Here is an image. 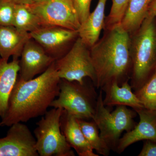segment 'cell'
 I'll return each mask as SVG.
<instances>
[{"mask_svg": "<svg viewBox=\"0 0 156 156\" xmlns=\"http://www.w3.org/2000/svg\"><path fill=\"white\" fill-rule=\"evenodd\" d=\"M101 38L90 48L96 73L95 87L103 91L109 85L129 82L131 73L130 34L120 23L104 29Z\"/></svg>", "mask_w": 156, "mask_h": 156, "instance_id": "7a4b0ae2", "label": "cell"}, {"mask_svg": "<svg viewBox=\"0 0 156 156\" xmlns=\"http://www.w3.org/2000/svg\"><path fill=\"white\" fill-rule=\"evenodd\" d=\"M13 26L23 31L31 33L42 27L38 17L28 5L16 4L14 10Z\"/></svg>", "mask_w": 156, "mask_h": 156, "instance_id": "d6986e66", "label": "cell"}, {"mask_svg": "<svg viewBox=\"0 0 156 156\" xmlns=\"http://www.w3.org/2000/svg\"><path fill=\"white\" fill-rule=\"evenodd\" d=\"M136 112L127 106L119 105L113 112L103 103L102 91L98 96L97 104L93 120L100 131L101 137L109 148L115 151L117 144L124 131L128 132L136 124L134 119Z\"/></svg>", "mask_w": 156, "mask_h": 156, "instance_id": "5b68a950", "label": "cell"}, {"mask_svg": "<svg viewBox=\"0 0 156 156\" xmlns=\"http://www.w3.org/2000/svg\"><path fill=\"white\" fill-rule=\"evenodd\" d=\"M148 13L156 17V0H151V1Z\"/></svg>", "mask_w": 156, "mask_h": 156, "instance_id": "484cf974", "label": "cell"}, {"mask_svg": "<svg viewBox=\"0 0 156 156\" xmlns=\"http://www.w3.org/2000/svg\"><path fill=\"white\" fill-rule=\"evenodd\" d=\"M20 69L18 58L8 62L0 57V117L5 115L9 98L18 78Z\"/></svg>", "mask_w": 156, "mask_h": 156, "instance_id": "2e32d148", "label": "cell"}, {"mask_svg": "<svg viewBox=\"0 0 156 156\" xmlns=\"http://www.w3.org/2000/svg\"><path fill=\"white\" fill-rule=\"evenodd\" d=\"M16 4L30 5L34 3V0H14Z\"/></svg>", "mask_w": 156, "mask_h": 156, "instance_id": "4316f807", "label": "cell"}, {"mask_svg": "<svg viewBox=\"0 0 156 156\" xmlns=\"http://www.w3.org/2000/svg\"><path fill=\"white\" fill-rule=\"evenodd\" d=\"M72 1L81 24L86 20L90 14L92 0H72Z\"/></svg>", "mask_w": 156, "mask_h": 156, "instance_id": "cb8c5ba5", "label": "cell"}, {"mask_svg": "<svg viewBox=\"0 0 156 156\" xmlns=\"http://www.w3.org/2000/svg\"><path fill=\"white\" fill-rule=\"evenodd\" d=\"M55 64L60 79L76 81L82 84L86 78H89L95 87L96 73L90 55V48L80 37L64 56L55 60Z\"/></svg>", "mask_w": 156, "mask_h": 156, "instance_id": "52a82bcc", "label": "cell"}, {"mask_svg": "<svg viewBox=\"0 0 156 156\" xmlns=\"http://www.w3.org/2000/svg\"><path fill=\"white\" fill-rule=\"evenodd\" d=\"M55 61L37 77L24 81L18 77L9 98L8 110L0 122L1 127L26 122L47 112L59 92L61 79Z\"/></svg>", "mask_w": 156, "mask_h": 156, "instance_id": "6da1fadb", "label": "cell"}, {"mask_svg": "<svg viewBox=\"0 0 156 156\" xmlns=\"http://www.w3.org/2000/svg\"><path fill=\"white\" fill-rule=\"evenodd\" d=\"M20 57L18 78L24 81L29 80L41 74L55 61L32 38L26 43Z\"/></svg>", "mask_w": 156, "mask_h": 156, "instance_id": "8fae6325", "label": "cell"}, {"mask_svg": "<svg viewBox=\"0 0 156 156\" xmlns=\"http://www.w3.org/2000/svg\"><path fill=\"white\" fill-rule=\"evenodd\" d=\"M128 1L129 0H112L110 11L108 17L105 18V28L111 27L120 23Z\"/></svg>", "mask_w": 156, "mask_h": 156, "instance_id": "7402d4cb", "label": "cell"}, {"mask_svg": "<svg viewBox=\"0 0 156 156\" xmlns=\"http://www.w3.org/2000/svg\"><path fill=\"white\" fill-rule=\"evenodd\" d=\"M156 17L148 14L139 28L130 34V85L139 89L156 70Z\"/></svg>", "mask_w": 156, "mask_h": 156, "instance_id": "3957f363", "label": "cell"}, {"mask_svg": "<svg viewBox=\"0 0 156 156\" xmlns=\"http://www.w3.org/2000/svg\"><path fill=\"white\" fill-rule=\"evenodd\" d=\"M30 33L55 60L64 56L79 37L78 30L59 26L42 27Z\"/></svg>", "mask_w": 156, "mask_h": 156, "instance_id": "9c48e42d", "label": "cell"}, {"mask_svg": "<svg viewBox=\"0 0 156 156\" xmlns=\"http://www.w3.org/2000/svg\"><path fill=\"white\" fill-rule=\"evenodd\" d=\"M60 127L71 147L73 148L80 156H98L85 138L76 117L67 113L62 109Z\"/></svg>", "mask_w": 156, "mask_h": 156, "instance_id": "4fadbf2b", "label": "cell"}, {"mask_svg": "<svg viewBox=\"0 0 156 156\" xmlns=\"http://www.w3.org/2000/svg\"><path fill=\"white\" fill-rule=\"evenodd\" d=\"M77 120L85 138L93 150L99 154L108 156L111 150L101 137L99 129L95 122L92 120L90 122L82 119H77Z\"/></svg>", "mask_w": 156, "mask_h": 156, "instance_id": "ffe728a7", "label": "cell"}, {"mask_svg": "<svg viewBox=\"0 0 156 156\" xmlns=\"http://www.w3.org/2000/svg\"><path fill=\"white\" fill-rule=\"evenodd\" d=\"M42 27L59 26L78 30L81 23L72 0H49L28 5Z\"/></svg>", "mask_w": 156, "mask_h": 156, "instance_id": "ba28073f", "label": "cell"}, {"mask_svg": "<svg viewBox=\"0 0 156 156\" xmlns=\"http://www.w3.org/2000/svg\"><path fill=\"white\" fill-rule=\"evenodd\" d=\"M132 89L128 82L121 86L113 83L103 90L105 93L104 104L109 108L119 105L130 107L134 110L144 108Z\"/></svg>", "mask_w": 156, "mask_h": 156, "instance_id": "e0dca14e", "label": "cell"}, {"mask_svg": "<svg viewBox=\"0 0 156 156\" xmlns=\"http://www.w3.org/2000/svg\"><path fill=\"white\" fill-rule=\"evenodd\" d=\"M7 135L0 138V156H38L36 140L25 124L10 126Z\"/></svg>", "mask_w": 156, "mask_h": 156, "instance_id": "30bf717a", "label": "cell"}, {"mask_svg": "<svg viewBox=\"0 0 156 156\" xmlns=\"http://www.w3.org/2000/svg\"><path fill=\"white\" fill-rule=\"evenodd\" d=\"M58 96L50 107L60 108L77 119L92 120L95 114L98 95L93 86L86 82L60 79Z\"/></svg>", "mask_w": 156, "mask_h": 156, "instance_id": "277c9868", "label": "cell"}, {"mask_svg": "<svg viewBox=\"0 0 156 156\" xmlns=\"http://www.w3.org/2000/svg\"><path fill=\"white\" fill-rule=\"evenodd\" d=\"M107 0H98L94 11L90 13L78 30L79 37L89 48L99 39L105 26V9Z\"/></svg>", "mask_w": 156, "mask_h": 156, "instance_id": "9a60e30c", "label": "cell"}, {"mask_svg": "<svg viewBox=\"0 0 156 156\" xmlns=\"http://www.w3.org/2000/svg\"><path fill=\"white\" fill-rule=\"evenodd\" d=\"M134 111L139 115V123L119 140L115 150L117 153H122L129 146L141 140L156 143V111L144 108Z\"/></svg>", "mask_w": 156, "mask_h": 156, "instance_id": "7c38bea8", "label": "cell"}, {"mask_svg": "<svg viewBox=\"0 0 156 156\" xmlns=\"http://www.w3.org/2000/svg\"><path fill=\"white\" fill-rule=\"evenodd\" d=\"M30 38V33L19 30L14 26L0 25V57L8 61L11 56L19 58Z\"/></svg>", "mask_w": 156, "mask_h": 156, "instance_id": "5bb4252c", "label": "cell"}, {"mask_svg": "<svg viewBox=\"0 0 156 156\" xmlns=\"http://www.w3.org/2000/svg\"><path fill=\"white\" fill-rule=\"evenodd\" d=\"M62 112V108H53L48 111L37 123L34 135L39 156H75L61 131L60 119Z\"/></svg>", "mask_w": 156, "mask_h": 156, "instance_id": "8992f818", "label": "cell"}, {"mask_svg": "<svg viewBox=\"0 0 156 156\" xmlns=\"http://www.w3.org/2000/svg\"><path fill=\"white\" fill-rule=\"evenodd\" d=\"M48 1H49V0H34V3H41Z\"/></svg>", "mask_w": 156, "mask_h": 156, "instance_id": "83f0119b", "label": "cell"}, {"mask_svg": "<svg viewBox=\"0 0 156 156\" xmlns=\"http://www.w3.org/2000/svg\"><path fill=\"white\" fill-rule=\"evenodd\" d=\"M16 4L14 0H0V25H13Z\"/></svg>", "mask_w": 156, "mask_h": 156, "instance_id": "603a6c76", "label": "cell"}, {"mask_svg": "<svg viewBox=\"0 0 156 156\" xmlns=\"http://www.w3.org/2000/svg\"><path fill=\"white\" fill-rule=\"evenodd\" d=\"M134 93L144 108L156 111V70L150 79Z\"/></svg>", "mask_w": 156, "mask_h": 156, "instance_id": "44dd1931", "label": "cell"}, {"mask_svg": "<svg viewBox=\"0 0 156 156\" xmlns=\"http://www.w3.org/2000/svg\"><path fill=\"white\" fill-rule=\"evenodd\" d=\"M139 156H156V143L147 140L144 143Z\"/></svg>", "mask_w": 156, "mask_h": 156, "instance_id": "d4e9b609", "label": "cell"}, {"mask_svg": "<svg viewBox=\"0 0 156 156\" xmlns=\"http://www.w3.org/2000/svg\"><path fill=\"white\" fill-rule=\"evenodd\" d=\"M151 0H129L120 24L130 34L137 30L145 19Z\"/></svg>", "mask_w": 156, "mask_h": 156, "instance_id": "ac0fdd59", "label": "cell"}]
</instances>
